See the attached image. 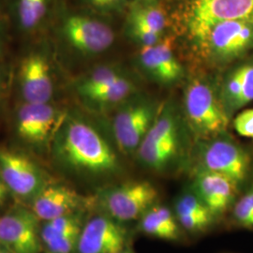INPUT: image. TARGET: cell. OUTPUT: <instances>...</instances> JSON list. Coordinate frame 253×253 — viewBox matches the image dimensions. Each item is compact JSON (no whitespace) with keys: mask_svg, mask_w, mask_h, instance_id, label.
Returning <instances> with one entry per match:
<instances>
[{"mask_svg":"<svg viewBox=\"0 0 253 253\" xmlns=\"http://www.w3.org/2000/svg\"><path fill=\"white\" fill-rule=\"evenodd\" d=\"M217 93L229 118L253 101V57L231 68L220 82Z\"/></svg>","mask_w":253,"mask_h":253,"instance_id":"obj_15","label":"cell"},{"mask_svg":"<svg viewBox=\"0 0 253 253\" xmlns=\"http://www.w3.org/2000/svg\"><path fill=\"white\" fill-rule=\"evenodd\" d=\"M93 9L102 12H114L125 9L130 0H85Z\"/></svg>","mask_w":253,"mask_h":253,"instance_id":"obj_30","label":"cell"},{"mask_svg":"<svg viewBox=\"0 0 253 253\" xmlns=\"http://www.w3.org/2000/svg\"><path fill=\"white\" fill-rule=\"evenodd\" d=\"M175 212L193 213L204 216H213L205 203L197 194H185L179 198L175 206Z\"/></svg>","mask_w":253,"mask_h":253,"instance_id":"obj_27","label":"cell"},{"mask_svg":"<svg viewBox=\"0 0 253 253\" xmlns=\"http://www.w3.org/2000/svg\"><path fill=\"white\" fill-rule=\"evenodd\" d=\"M127 22L148 27L163 36L167 27L166 14L159 4L140 3L135 1H132L129 7Z\"/></svg>","mask_w":253,"mask_h":253,"instance_id":"obj_21","label":"cell"},{"mask_svg":"<svg viewBox=\"0 0 253 253\" xmlns=\"http://www.w3.org/2000/svg\"><path fill=\"white\" fill-rule=\"evenodd\" d=\"M82 228L80 217L76 214H70L46 221L41 231V237L42 243L46 244L62 237L80 235Z\"/></svg>","mask_w":253,"mask_h":253,"instance_id":"obj_23","label":"cell"},{"mask_svg":"<svg viewBox=\"0 0 253 253\" xmlns=\"http://www.w3.org/2000/svg\"><path fill=\"white\" fill-rule=\"evenodd\" d=\"M56 109L48 102H26L18 110L19 136L30 144H43L61 122Z\"/></svg>","mask_w":253,"mask_h":253,"instance_id":"obj_14","label":"cell"},{"mask_svg":"<svg viewBox=\"0 0 253 253\" xmlns=\"http://www.w3.org/2000/svg\"><path fill=\"white\" fill-rule=\"evenodd\" d=\"M193 42L208 62L217 65L233 62L253 50V21L218 22Z\"/></svg>","mask_w":253,"mask_h":253,"instance_id":"obj_4","label":"cell"},{"mask_svg":"<svg viewBox=\"0 0 253 253\" xmlns=\"http://www.w3.org/2000/svg\"><path fill=\"white\" fill-rule=\"evenodd\" d=\"M194 185L196 194L214 217L223 214L232 206L238 187L225 175L202 168L196 174Z\"/></svg>","mask_w":253,"mask_h":253,"instance_id":"obj_17","label":"cell"},{"mask_svg":"<svg viewBox=\"0 0 253 253\" xmlns=\"http://www.w3.org/2000/svg\"><path fill=\"white\" fill-rule=\"evenodd\" d=\"M127 33L131 39L142 47L151 46L158 43L162 39L163 35L156 33L148 27L141 26L135 23L127 22Z\"/></svg>","mask_w":253,"mask_h":253,"instance_id":"obj_26","label":"cell"},{"mask_svg":"<svg viewBox=\"0 0 253 253\" xmlns=\"http://www.w3.org/2000/svg\"><path fill=\"white\" fill-rule=\"evenodd\" d=\"M234 126L239 135L253 138V109H247L239 113L235 118Z\"/></svg>","mask_w":253,"mask_h":253,"instance_id":"obj_29","label":"cell"},{"mask_svg":"<svg viewBox=\"0 0 253 253\" xmlns=\"http://www.w3.org/2000/svg\"><path fill=\"white\" fill-rule=\"evenodd\" d=\"M9 190L8 187L5 184V182L3 181V179L0 176V206L5 202Z\"/></svg>","mask_w":253,"mask_h":253,"instance_id":"obj_31","label":"cell"},{"mask_svg":"<svg viewBox=\"0 0 253 253\" xmlns=\"http://www.w3.org/2000/svg\"><path fill=\"white\" fill-rule=\"evenodd\" d=\"M138 64L145 75L163 85L174 84L184 76V69L172 49V41L163 38L158 43L142 47Z\"/></svg>","mask_w":253,"mask_h":253,"instance_id":"obj_12","label":"cell"},{"mask_svg":"<svg viewBox=\"0 0 253 253\" xmlns=\"http://www.w3.org/2000/svg\"><path fill=\"white\" fill-rule=\"evenodd\" d=\"M126 229L111 217H93L82 228L79 253H119L126 245Z\"/></svg>","mask_w":253,"mask_h":253,"instance_id":"obj_13","label":"cell"},{"mask_svg":"<svg viewBox=\"0 0 253 253\" xmlns=\"http://www.w3.org/2000/svg\"><path fill=\"white\" fill-rule=\"evenodd\" d=\"M159 191L150 182L130 181L105 190L101 196L109 216L118 221L135 220L155 206Z\"/></svg>","mask_w":253,"mask_h":253,"instance_id":"obj_7","label":"cell"},{"mask_svg":"<svg viewBox=\"0 0 253 253\" xmlns=\"http://www.w3.org/2000/svg\"><path fill=\"white\" fill-rule=\"evenodd\" d=\"M135 2H140V3H150V4H159L162 0H132Z\"/></svg>","mask_w":253,"mask_h":253,"instance_id":"obj_32","label":"cell"},{"mask_svg":"<svg viewBox=\"0 0 253 253\" xmlns=\"http://www.w3.org/2000/svg\"><path fill=\"white\" fill-rule=\"evenodd\" d=\"M178 15L185 33L193 42L218 22L253 21V0H179Z\"/></svg>","mask_w":253,"mask_h":253,"instance_id":"obj_5","label":"cell"},{"mask_svg":"<svg viewBox=\"0 0 253 253\" xmlns=\"http://www.w3.org/2000/svg\"><path fill=\"white\" fill-rule=\"evenodd\" d=\"M140 228L146 235L173 241L179 237L177 220L166 207L153 206L140 218Z\"/></svg>","mask_w":253,"mask_h":253,"instance_id":"obj_20","label":"cell"},{"mask_svg":"<svg viewBox=\"0 0 253 253\" xmlns=\"http://www.w3.org/2000/svg\"><path fill=\"white\" fill-rule=\"evenodd\" d=\"M126 72L118 65L100 66L85 74L76 85L79 96L84 98L95 91L117 81L120 77L126 75Z\"/></svg>","mask_w":253,"mask_h":253,"instance_id":"obj_22","label":"cell"},{"mask_svg":"<svg viewBox=\"0 0 253 253\" xmlns=\"http://www.w3.org/2000/svg\"><path fill=\"white\" fill-rule=\"evenodd\" d=\"M130 253V252H126V251H122V252H121V253Z\"/></svg>","mask_w":253,"mask_h":253,"instance_id":"obj_34","label":"cell"},{"mask_svg":"<svg viewBox=\"0 0 253 253\" xmlns=\"http://www.w3.org/2000/svg\"><path fill=\"white\" fill-rule=\"evenodd\" d=\"M0 176L10 191L21 197L35 196L43 188L35 163L23 154L0 148Z\"/></svg>","mask_w":253,"mask_h":253,"instance_id":"obj_11","label":"cell"},{"mask_svg":"<svg viewBox=\"0 0 253 253\" xmlns=\"http://www.w3.org/2000/svg\"><path fill=\"white\" fill-rule=\"evenodd\" d=\"M38 217L27 211H15L0 217V244L12 253H40L42 240Z\"/></svg>","mask_w":253,"mask_h":253,"instance_id":"obj_10","label":"cell"},{"mask_svg":"<svg viewBox=\"0 0 253 253\" xmlns=\"http://www.w3.org/2000/svg\"><path fill=\"white\" fill-rule=\"evenodd\" d=\"M183 118L173 101L161 106L152 126L136 151L145 166L162 172L177 160L181 151Z\"/></svg>","mask_w":253,"mask_h":253,"instance_id":"obj_2","label":"cell"},{"mask_svg":"<svg viewBox=\"0 0 253 253\" xmlns=\"http://www.w3.org/2000/svg\"><path fill=\"white\" fill-rule=\"evenodd\" d=\"M62 30L67 42L84 54H100L115 42V33L107 24L84 15L69 16Z\"/></svg>","mask_w":253,"mask_h":253,"instance_id":"obj_9","label":"cell"},{"mask_svg":"<svg viewBox=\"0 0 253 253\" xmlns=\"http://www.w3.org/2000/svg\"><path fill=\"white\" fill-rule=\"evenodd\" d=\"M19 79L26 102H49L53 97V77L44 55L34 53L25 57L20 65Z\"/></svg>","mask_w":253,"mask_h":253,"instance_id":"obj_16","label":"cell"},{"mask_svg":"<svg viewBox=\"0 0 253 253\" xmlns=\"http://www.w3.org/2000/svg\"><path fill=\"white\" fill-rule=\"evenodd\" d=\"M218 136L209 138L202 145V169L223 174L238 186L246 180L251 170L250 155L234 141Z\"/></svg>","mask_w":253,"mask_h":253,"instance_id":"obj_8","label":"cell"},{"mask_svg":"<svg viewBox=\"0 0 253 253\" xmlns=\"http://www.w3.org/2000/svg\"><path fill=\"white\" fill-rule=\"evenodd\" d=\"M213 217L212 216H204L193 213L176 212V218L181 226L192 232H198L208 228L211 224Z\"/></svg>","mask_w":253,"mask_h":253,"instance_id":"obj_28","label":"cell"},{"mask_svg":"<svg viewBox=\"0 0 253 253\" xmlns=\"http://www.w3.org/2000/svg\"><path fill=\"white\" fill-rule=\"evenodd\" d=\"M54 150L67 167L77 172L101 175L116 172L118 156L90 124L79 118H64L56 129Z\"/></svg>","mask_w":253,"mask_h":253,"instance_id":"obj_1","label":"cell"},{"mask_svg":"<svg viewBox=\"0 0 253 253\" xmlns=\"http://www.w3.org/2000/svg\"><path fill=\"white\" fill-rule=\"evenodd\" d=\"M81 202L75 190L62 185H51L43 187L34 196L32 212L39 219L49 221L74 214Z\"/></svg>","mask_w":253,"mask_h":253,"instance_id":"obj_18","label":"cell"},{"mask_svg":"<svg viewBox=\"0 0 253 253\" xmlns=\"http://www.w3.org/2000/svg\"><path fill=\"white\" fill-rule=\"evenodd\" d=\"M160 108L156 100L139 92L118 105L112 126L117 145L122 152L137 151Z\"/></svg>","mask_w":253,"mask_h":253,"instance_id":"obj_6","label":"cell"},{"mask_svg":"<svg viewBox=\"0 0 253 253\" xmlns=\"http://www.w3.org/2000/svg\"><path fill=\"white\" fill-rule=\"evenodd\" d=\"M47 0H19V21L26 29L36 27L45 15Z\"/></svg>","mask_w":253,"mask_h":253,"instance_id":"obj_24","label":"cell"},{"mask_svg":"<svg viewBox=\"0 0 253 253\" xmlns=\"http://www.w3.org/2000/svg\"><path fill=\"white\" fill-rule=\"evenodd\" d=\"M138 93L135 80L127 73L117 81L83 98L88 105L97 109L118 107L122 102Z\"/></svg>","mask_w":253,"mask_h":253,"instance_id":"obj_19","label":"cell"},{"mask_svg":"<svg viewBox=\"0 0 253 253\" xmlns=\"http://www.w3.org/2000/svg\"><path fill=\"white\" fill-rule=\"evenodd\" d=\"M183 117L196 134L208 139L224 132L230 119L219 100L217 87L205 77L194 78L187 84Z\"/></svg>","mask_w":253,"mask_h":253,"instance_id":"obj_3","label":"cell"},{"mask_svg":"<svg viewBox=\"0 0 253 253\" xmlns=\"http://www.w3.org/2000/svg\"><path fill=\"white\" fill-rule=\"evenodd\" d=\"M0 253H12L10 251H9L7 248H5L4 246L0 244Z\"/></svg>","mask_w":253,"mask_h":253,"instance_id":"obj_33","label":"cell"},{"mask_svg":"<svg viewBox=\"0 0 253 253\" xmlns=\"http://www.w3.org/2000/svg\"><path fill=\"white\" fill-rule=\"evenodd\" d=\"M234 217L241 226L253 229V189L235 203Z\"/></svg>","mask_w":253,"mask_h":253,"instance_id":"obj_25","label":"cell"}]
</instances>
